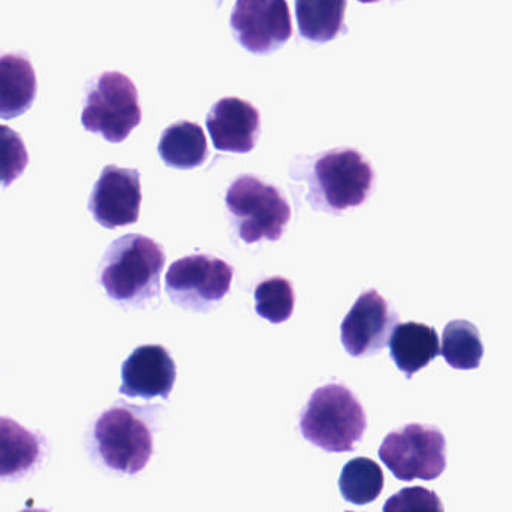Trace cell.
Listing matches in <instances>:
<instances>
[{"label":"cell","mask_w":512,"mask_h":512,"mask_svg":"<svg viewBox=\"0 0 512 512\" xmlns=\"http://www.w3.org/2000/svg\"><path fill=\"white\" fill-rule=\"evenodd\" d=\"M388 346L394 363L408 379L418 370L429 366L441 354L435 328L421 322L397 324L388 340Z\"/></svg>","instance_id":"cell-14"},{"label":"cell","mask_w":512,"mask_h":512,"mask_svg":"<svg viewBox=\"0 0 512 512\" xmlns=\"http://www.w3.org/2000/svg\"><path fill=\"white\" fill-rule=\"evenodd\" d=\"M366 429V412L345 385L318 388L301 412V435L328 453L354 450Z\"/></svg>","instance_id":"cell-2"},{"label":"cell","mask_w":512,"mask_h":512,"mask_svg":"<svg viewBox=\"0 0 512 512\" xmlns=\"http://www.w3.org/2000/svg\"><path fill=\"white\" fill-rule=\"evenodd\" d=\"M176 375V363L164 346H140L123 363L120 393L146 400L153 397L168 399Z\"/></svg>","instance_id":"cell-12"},{"label":"cell","mask_w":512,"mask_h":512,"mask_svg":"<svg viewBox=\"0 0 512 512\" xmlns=\"http://www.w3.org/2000/svg\"><path fill=\"white\" fill-rule=\"evenodd\" d=\"M346 512H352V511H346Z\"/></svg>","instance_id":"cell-26"},{"label":"cell","mask_w":512,"mask_h":512,"mask_svg":"<svg viewBox=\"0 0 512 512\" xmlns=\"http://www.w3.org/2000/svg\"><path fill=\"white\" fill-rule=\"evenodd\" d=\"M384 512H445L441 499L424 487H408L391 496L384 505Z\"/></svg>","instance_id":"cell-23"},{"label":"cell","mask_w":512,"mask_h":512,"mask_svg":"<svg viewBox=\"0 0 512 512\" xmlns=\"http://www.w3.org/2000/svg\"><path fill=\"white\" fill-rule=\"evenodd\" d=\"M358 2H361V3H376V2H381V0H358Z\"/></svg>","instance_id":"cell-24"},{"label":"cell","mask_w":512,"mask_h":512,"mask_svg":"<svg viewBox=\"0 0 512 512\" xmlns=\"http://www.w3.org/2000/svg\"><path fill=\"white\" fill-rule=\"evenodd\" d=\"M372 165L354 149H334L316 159L310 177L313 207L343 212L360 206L372 191Z\"/></svg>","instance_id":"cell-3"},{"label":"cell","mask_w":512,"mask_h":512,"mask_svg":"<svg viewBox=\"0 0 512 512\" xmlns=\"http://www.w3.org/2000/svg\"><path fill=\"white\" fill-rule=\"evenodd\" d=\"M36 74L32 63L18 54L0 56V119L21 116L35 101Z\"/></svg>","instance_id":"cell-15"},{"label":"cell","mask_w":512,"mask_h":512,"mask_svg":"<svg viewBox=\"0 0 512 512\" xmlns=\"http://www.w3.org/2000/svg\"><path fill=\"white\" fill-rule=\"evenodd\" d=\"M29 164L23 138L14 129L0 125V186H11Z\"/></svg>","instance_id":"cell-22"},{"label":"cell","mask_w":512,"mask_h":512,"mask_svg":"<svg viewBox=\"0 0 512 512\" xmlns=\"http://www.w3.org/2000/svg\"><path fill=\"white\" fill-rule=\"evenodd\" d=\"M237 41L255 54L279 50L292 36L291 12L286 0H237L231 14Z\"/></svg>","instance_id":"cell-9"},{"label":"cell","mask_w":512,"mask_h":512,"mask_svg":"<svg viewBox=\"0 0 512 512\" xmlns=\"http://www.w3.org/2000/svg\"><path fill=\"white\" fill-rule=\"evenodd\" d=\"M225 203L233 215L240 239L249 245L262 239L276 242L291 219V207L279 189L254 176L234 180Z\"/></svg>","instance_id":"cell-4"},{"label":"cell","mask_w":512,"mask_h":512,"mask_svg":"<svg viewBox=\"0 0 512 512\" xmlns=\"http://www.w3.org/2000/svg\"><path fill=\"white\" fill-rule=\"evenodd\" d=\"M346 0H295V17L303 38L318 44L336 38L343 29Z\"/></svg>","instance_id":"cell-18"},{"label":"cell","mask_w":512,"mask_h":512,"mask_svg":"<svg viewBox=\"0 0 512 512\" xmlns=\"http://www.w3.org/2000/svg\"><path fill=\"white\" fill-rule=\"evenodd\" d=\"M164 249L141 234H128L111 243L101 261V285L117 303L143 306L159 292Z\"/></svg>","instance_id":"cell-1"},{"label":"cell","mask_w":512,"mask_h":512,"mask_svg":"<svg viewBox=\"0 0 512 512\" xmlns=\"http://www.w3.org/2000/svg\"><path fill=\"white\" fill-rule=\"evenodd\" d=\"M93 436L105 465L123 474L143 471L153 454L152 430L128 405L105 411L96 421Z\"/></svg>","instance_id":"cell-6"},{"label":"cell","mask_w":512,"mask_h":512,"mask_svg":"<svg viewBox=\"0 0 512 512\" xmlns=\"http://www.w3.org/2000/svg\"><path fill=\"white\" fill-rule=\"evenodd\" d=\"M447 442L441 430L423 424H409L391 432L379 448L384 465L400 481H432L447 468Z\"/></svg>","instance_id":"cell-7"},{"label":"cell","mask_w":512,"mask_h":512,"mask_svg":"<svg viewBox=\"0 0 512 512\" xmlns=\"http://www.w3.org/2000/svg\"><path fill=\"white\" fill-rule=\"evenodd\" d=\"M294 304V288L291 282L283 277H270L256 286V313L273 324L288 321L294 312Z\"/></svg>","instance_id":"cell-21"},{"label":"cell","mask_w":512,"mask_h":512,"mask_svg":"<svg viewBox=\"0 0 512 512\" xmlns=\"http://www.w3.org/2000/svg\"><path fill=\"white\" fill-rule=\"evenodd\" d=\"M399 321L397 313L376 289L363 292L340 325V339L352 357L378 354L388 345Z\"/></svg>","instance_id":"cell-10"},{"label":"cell","mask_w":512,"mask_h":512,"mask_svg":"<svg viewBox=\"0 0 512 512\" xmlns=\"http://www.w3.org/2000/svg\"><path fill=\"white\" fill-rule=\"evenodd\" d=\"M158 150L165 165L177 170H192L209 158V144L203 128L186 120L165 129Z\"/></svg>","instance_id":"cell-16"},{"label":"cell","mask_w":512,"mask_h":512,"mask_svg":"<svg viewBox=\"0 0 512 512\" xmlns=\"http://www.w3.org/2000/svg\"><path fill=\"white\" fill-rule=\"evenodd\" d=\"M441 355L453 369L474 370L480 367L484 345L478 328L465 319L448 322L442 333Z\"/></svg>","instance_id":"cell-19"},{"label":"cell","mask_w":512,"mask_h":512,"mask_svg":"<svg viewBox=\"0 0 512 512\" xmlns=\"http://www.w3.org/2000/svg\"><path fill=\"white\" fill-rule=\"evenodd\" d=\"M234 270L228 262L210 255H189L168 268L165 288L177 306L207 312L230 291Z\"/></svg>","instance_id":"cell-8"},{"label":"cell","mask_w":512,"mask_h":512,"mask_svg":"<svg viewBox=\"0 0 512 512\" xmlns=\"http://www.w3.org/2000/svg\"><path fill=\"white\" fill-rule=\"evenodd\" d=\"M41 444L38 436L17 421L0 417V478L26 474L38 463Z\"/></svg>","instance_id":"cell-17"},{"label":"cell","mask_w":512,"mask_h":512,"mask_svg":"<svg viewBox=\"0 0 512 512\" xmlns=\"http://www.w3.org/2000/svg\"><path fill=\"white\" fill-rule=\"evenodd\" d=\"M141 200L140 173L108 165L93 186L89 210L99 225L114 230L138 221Z\"/></svg>","instance_id":"cell-11"},{"label":"cell","mask_w":512,"mask_h":512,"mask_svg":"<svg viewBox=\"0 0 512 512\" xmlns=\"http://www.w3.org/2000/svg\"><path fill=\"white\" fill-rule=\"evenodd\" d=\"M143 119L138 90L120 72H105L87 95L81 114L84 129L110 143H122Z\"/></svg>","instance_id":"cell-5"},{"label":"cell","mask_w":512,"mask_h":512,"mask_svg":"<svg viewBox=\"0 0 512 512\" xmlns=\"http://www.w3.org/2000/svg\"><path fill=\"white\" fill-rule=\"evenodd\" d=\"M206 123L213 144L221 152H251L261 131L259 111L251 102L239 98L216 102Z\"/></svg>","instance_id":"cell-13"},{"label":"cell","mask_w":512,"mask_h":512,"mask_svg":"<svg viewBox=\"0 0 512 512\" xmlns=\"http://www.w3.org/2000/svg\"><path fill=\"white\" fill-rule=\"evenodd\" d=\"M384 472L381 466L366 457L346 463L339 478V489L346 502L367 505L375 502L384 489Z\"/></svg>","instance_id":"cell-20"},{"label":"cell","mask_w":512,"mask_h":512,"mask_svg":"<svg viewBox=\"0 0 512 512\" xmlns=\"http://www.w3.org/2000/svg\"><path fill=\"white\" fill-rule=\"evenodd\" d=\"M20 512H50V511H45V510H24V511H20Z\"/></svg>","instance_id":"cell-25"}]
</instances>
